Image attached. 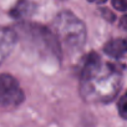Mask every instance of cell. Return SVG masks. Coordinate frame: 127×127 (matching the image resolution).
Wrapping results in <instances>:
<instances>
[{
	"label": "cell",
	"mask_w": 127,
	"mask_h": 127,
	"mask_svg": "<svg viewBox=\"0 0 127 127\" xmlns=\"http://www.w3.org/2000/svg\"><path fill=\"white\" fill-rule=\"evenodd\" d=\"M121 77L110 64L102 62L96 52L87 55L80 80V92L86 101H110L118 91Z\"/></svg>",
	"instance_id": "cell-1"
},
{
	"label": "cell",
	"mask_w": 127,
	"mask_h": 127,
	"mask_svg": "<svg viewBox=\"0 0 127 127\" xmlns=\"http://www.w3.org/2000/svg\"><path fill=\"white\" fill-rule=\"evenodd\" d=\"M52 28L57 41L67 50H76L84 45L86 37L85 25L74 14L69 11L59 14L54 20Z\"/></svg>",
	"instance_id": "cell-2"
},
{
	"label": "cell",
	"mask_w": 127,
	"mask_h": 127,
	"mask_svg": "<svg viewBox=\"0 0 127 127\" xmlns=\"http://www.w3.org/2000/svg\"><path fill=\"white\" fill-rule=\"evenodd\" d=\"M24 100V92L18 81L8 75H0V105L5 107H15Z\"/></svg>",
	"instance_id": "cell-3"
},
{
	"label": "cell",
	"mask_w": 127,
	"mask_h": 127,
	"mask_svg": "<svg viewBox=\"0 0 127 127\" xmlns=\"http://www.w3.org/2000/svg\"><path fill=\"white\" fill-rule=\"evenodd\" d=\"M15 41H16V35L13 30L0 29V64L10 54Z\"/></svg>",
	"instance_id": "cell-4"
},
{
	"label": "cell",
	"mask_w": 127,
	"mask_h": 127,
	"mask_svg": "<svg viewBox=\"0 0 127 127\" xmlns=\"http://www.w3.org/2000/svg\"><path fill=\"white\" fill-rule=\"evenodd\" d=\"M105 52L111 57H121L127 52V39H115L105 45Z\"/></svg>",
	"instance_id": "cell-5"
},
{
	"label": "cell",
	"mask_w": 127,
	"mask_h": 127,
	"mask_svg": "<svg viewBox=\"0 0 127 127\" xmlns=\"http://www.w3.org/2000/svg\"><path fill=\"white\" fill-rule=\"evenodd\" d=\"M118 113L122 118L127 120V92L120 98L118 101Z\"/></svg>",
	"instance_id": "cell-6"
},
{
	"label": "cell",
	"mask_w": 127,
	"mask_h": 127,
	"mask_svg": "<svg viewBox=\"0 0 127 127\" xmlns=\"http://www.w3.org/2000/svg\"><path fill=\"white\" fill-rule=\"evenodd\" d=\"M112 6L118 11H126L127 10V0H113Z\"/></svg>",
	"instance_id": "cell-7"
},
{
	"label": "cell",
	"mask_w": 127,
	"mask_h": 127,
	"mask_svg": "<svg viewBox=\"0 0 127 127\" xmlns=\"http://www.w3.org/2000/svg\"><path fill=\"white\" fill-rule=\"evenodd\" d=\"M120 26H121L122 29L127 30V15H125V16L121 18V20H120Z\"/></svg>",
	"instance_id": "cell-8"
}]
</instances>
